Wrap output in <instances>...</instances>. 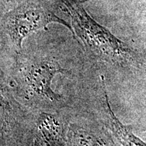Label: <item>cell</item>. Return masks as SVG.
I'll list each match as a JSON object with an SVG mask.
<instances>
[{
	"label": "cell",
	"mask_w": 146,
	"mask_h": 146,
	"mask_svg": "<svg viewBox=\"0 0 146 146\" xmlns=\"http://www.w3.org/2000/svg\"><path fill=\"white\" fill-rule=\"evenodd\" d=\"M75 35L89 53L106 62L122 64L133 59L134 52L108 29L96 22L77 0H61Z\"/></svg>",
	"instance_id": "cell-1"
},
{
	"label": "cell",
	"mask_w": 146,
	"mask_h": 146,
	"mask_svg": "<svg viewBox=\"0 0 146 146\" xmlns=\"http://www.w3.org/2000/svg\"><path fill=\"white\" fill-rule=\"evenodd\" d=\"M53 23L65 26L74 36L72 27L40 0H29L9 11L3 16L1 25L14 50L20 52L25 38Z\"/></svg>",
	"instance_id": "cell-2"
},
{
	"label": "cell",
	"mask_w": 146,
	"mask_h": 146,
	"mask_svg": "<svg viewBox=\"0 0 146 146\" xmlns=\"http://www.w3.org/2000/svg\"><path fill=\"white\" fill-rule=\"evenodd\" d=\"M68 70L52 58L35 59L22 69L20 77L21 85L29 97L44 100L47 102H58L61 96L52 88L55 76L58 74H67Z\"/></svg>",
	"instance_id": "cell-3"
},
{
	"label": "cell",
	"mask_w": 146,
	"mask_h": 146,
	"mask_svg": "<svg viewBox=\"0 0 146 146\" xmlns=\"http://www.w3.org/2000/svg\"><path fill=\"white\" fill-rule=\"evenodd\" d=\"M62 122L56 115L42 113L36 122L35 146H59L64 133Z\"/></svg>",
	"instance_id": "cell-4"
},
{
	"label": "cell",
	"mask_w": 146,
	"mask_h": 146,
	"mask_svg": "<svg viewBox=\"0 0 146 146\" xmlns=\"http://www.w3.org/2000/svg\"><path fill=\"white\" fill-rule=\"evenodd\" d=\"M91 1V0H79V1L81 2V3H86L87 1Z\"/></svg>",
	"instance_id": "cell-5"
}]
</instances>
